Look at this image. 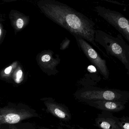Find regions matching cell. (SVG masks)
<instances>
[{
  "label": "cell",
  "instance_id": "6da1fadb",
  "mask_svg": "<svg viewBox=\"0 0 129 129\" xmlns=\"http://www.w3.org/2000/svg\"><path fill=\"white\" fill-rule=\"evenodd\" d=\"M37 5L42 13L73 36H80L98 47L95 24L89 18L65 4L55 0H41Z\"/></svg>",
  "mask_w": 129,
  "mask_h": 129
},
{
  "label": "cell",
  "instance_id": "7a4b0ae2",
  "mask_svg": "<svg viewBox=\"0 0 129 129\" xmlns=\"http://www.w3.org/2000/svg\"><path fill=\"white\" fill-rule=\"evenodd\" d=\"M74 36L76 38L79 48L85 56L105 79H108L109 72L106 64V61L101 58L97 51L86 40L80 36Z\"/></svg>",
  "mask_w": 129,
  "mask_h": 129
},
{
  "label": "cell",
  "instance_id": "3957f363",
  "mask_svg": "<svg viewBox=\"0 0 129 129\" xmlns=\"http://www.w3.org/2000/svg\"><path fill=\"white\" fill-rule=\"evenodd\" d=\"M95 41L103 45L111 55L118 58L123 63H128L125 52L120 45L99 30H95Z\"/></svg>",
  "mask_w": 129,
  "mask_h": 129
},
{
  "label": "cell",
  "instance_id": "277c9868",
  "mask_svg": "<svg viewBox=\"0 0 129 129\" xmlns=\"http://www.w3.org/2000/svg\"><path fill=\"white\" fill-rule=\"evenodd\" d=\"M36 113L26 109L4 108L0 110V125L14 124L35 116Z\"/></svg>",
  "mask_w": 129,
  "mask_h": 129
},
{
  "label": "cell",
  "instance_id": "5b68a950",
  "mask_svg": "<svg viewBox=\"0 0 129 129\" xmlns=\"http://www.w3.org/2000/svg\"><path fill=\"white\" fill-rule=\"evenodd\" d=\"M95 10L98 14L115 27L123 32L129 24V20L119 12L111 11L101 6H97Z\"/></svg>",
  "mask_w": 129,
  "mask_h": 129
},
{
  "label": "cell",
  "instance_id": "8992f818",
  "mask_svg": "<svg viewBox=\"0 0 129 129\" xmlns=\"http://www.w3.org/2000/svg\"><path fill=\"white\" fill-rule=\"evenodd\" d=\"M36 60L42 70L49 75H55L57 72L56 67L60 59L58 56L56 57L52 51H42L37 55Z\"/></svg>",
  "mask_w": 129,
  "mask_h": 129
},
{
  "label": "cell",
  "instance_id": "52a82bcc",
  "mask_svg": "<svg viewBox=\"0 0 129 129\" xmlns=\"http://www.w3.org/2000/svg\"><path fill=\"white\" fill-rule=\"evenodd\" d=\"M80 98L86 101L92 100L118 101L121 97L119 93L111 90H86L80 93Z\"/></svg>",
  "mask_w": 129,
  "mask_h": 129
},
{
  "label": "cell",
  "instance_id": "ba28073f",
  "mask_svg": "<svg viewBox=\"0 0 129 129\" xmlns=\"http://www.w3.org/2000/svg\"><path fill=\"white\" fill-rule=\"evenodd\" d=\"M89 105L104 111L117 112L125 109L123 102L108 100H92L86 101Z\"/></svg>",
  "mask_w": 129,
  "mask_h": 129
},
{
  "label": "cell",
  "instance_id": "9c48e42d",
  "mask_svg": "<svg viewBox=\"0 0 129 129\" xmlns=\"http://www.w3.org/2000/svg\"><path fill=\"white\" fill-rule=\"evenodd\" d=\"M44 104L47 108L46 111L55 117L63 121H68L70 119V114L64 106L50 101H45Z\"/></svg>",
  "mask_w": 129,
  "mask_h": 129
},
{
  "label": "cell",
  "instance_id": "30bf717a",
  "mask_svg": "<svg viewBox=\"0 0 129 129\" xmlns=\"http://www.w3.org/2000/svg\"><path fill=\"white\" fill-rule=\"evenodd\" d=\"M9 17L11 25L16 33L22 31L29 23V16L15 10L11 11Z\"/></svg>",
  "mask_w": 129,
  "mask_h": 129
},
{
  "label": "cell",
  "instance_id": "8fae6325",
  "mask_svg": "<svg viewBox=\"0 0 129 129\" xmlns=\"http://www.w3.org/2000/svg\"><path fill=\"white\" fill-rule=\"evenodd\" d=\"M95 125L100 129H122L118 123V119L108 113L100 114L95 119Z\"/></svg>",
  "mask_w": 129,
  "mask_h": 129
},
{
  "label": "cell",
  "instance_id": "7c38bea8",
  "mask_svg": "<svg viewBox=\"0 0 129 129\" xmlns=\"http://www.w3.org/2000/svg\"><path fill=\"white\" fill-rule=\"evenodd\" d=\"M18 67L17 61L13 63L9 66L6 67L0 72V76L3 79H6L10 77L12 73L14 72Z\"/></svg>",
  "mask_w": 129,
  "mask_h": 129
},
{
  "label": "cell",
  "instance_id": "4fadbf2b",
  "mask_svg": "<svg viewBox=\"0 0 129 129\" xmlns=\"http://www.w3.org/2000/svg\"><path fill=\"white\" fill-rule=\"evenodd\" d=\"M13 79L15 83L19 84L22 82L23 79V73L20 67L16 68L13 74Z\"/></svg>",
  "mask_w": 129,
  "mask_h": 129
},
{
  "label": "cell",
  "instance_id": "5bb4252c",
  "mask_svg": "<svg viewBox=\"0 0 129 129\" xmlns=\"http://www.w3.org/2000/svg\"><path fill=\"white\" fill-rule=\"evenodd\" d=\"M118 123L122 129H129V122L118 119Z\"/></svg>",
  "mask_w": 129,
  "mask_h": 129
},
{
  "label": "cell",
  "instance_id": "9a60e30c",
  "mask_svg": "<svg viewBox=\"0 0 129 129\" xmlns=\"http://www.w3.org/2000/svg\"><path fill=\"white\" fill-rule=\"evenodd\" d=\"M4 25L3 23L2 22L0 18V44L3 41L4 36Z\"/></svg>",
  "mask_w": 129,
  "mask_h": 129
},
{
  "label": "cell",
  "instance_id": "2e32d148",
  "mask_svg": "<svg viewBox=\"0 0 129 129\" xmlns=\"http://www.w3.org/2000/svg\"><path fill=\"white\" fill-rule=\"evenodd\" d=\"M122 32L124 33L125 36H126V38H127V39H128L129 40V24L128 25V26H127V27H126V29H125Z\"/></svg>",
  "mask_w": 129,
  "mask_h": 129
},
{
  "label": "cell",
  "instance_id": "e0dca14e",
  "mask_svg": "<svg viewBox=\"0 0 129 129\" xmlns=\"http://www.w3.org/2000/svg\"><path fill=\"white\" fill-rule=\"evenodd\" d=\"M10 129H17L16 127H14V126H11Z\"/></svg>",
  "mask_w": 129,
  "mask_h": 129
},
{
  "label": "cell",
  "instance_id": "ac0fdd59",
  "mask_svg": "<svg viewBox=\"0 0 129 129\" xmlns=\"http://www.w3.org/2000/svg\"><path fill=\"white\" fill-rule=\"evenodd\" d=\"M49 129L46 128H41V129Z\"/></svg>",
  "mask_w": 129,
  "mask_h": 129
},
{
  "label": "cell",
  "instance_id": "d6986e66",
  "mask_svg": "<svg viewBox=\"0 0 129 129\" xmlns=\"http://www.w3.org/2000/svg\"><path fill=\"white\" fill-rule=\"evenodd\" d=\"M84 129L83 128V129Z\"/></svg>",
  "mask_w": 129,
  "mask_h": 129
}]
</instances>
